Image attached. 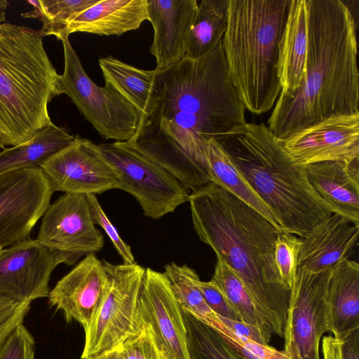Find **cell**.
<instances>
[{"instance_id":"1","label":"cell","mask_w":359,"mask_h":359,"mask_svg":"<svg viewBox=\"0 0 359 359\" xmlns=\"http://www.w3.org/2000/svg\"><path fill=\"white\" fill-rule=\"evenodd\" d=\"M153 98L125 142L192 191L211 182L206 149L245 123V105L229 76L222 41L198 58L154 70Z\"/></svg>"},{"instance_id":"2","label":"cell","mask_w":359,"mask_h":359,"mask_svg":"<svg viewBox=\"0 0 359 359\" xmlns=\"http://www.w3.org/2000/svg\"><path fill=\"white\" fill-rule=\"evenodd\" d=\"M305 75L281 90L268 128L281 141L337 115L359 113L357 23L341 0H306Z\"/></svg>"},{"instance_id":"3","label":"cell","mask_w":359,"mask_h":359,"mask_svg":"<svg viewBox=\"0 0 359 359\" xmlns=\"http://www.w3.org/2000/svg\"><path fill=\"white\" fill-rule=\"evenodd\" d=\"M194 229L243 284L271 334L283 337L290 290L274 259L279 233L250 205L211 182L191 191Z\"/></svg>"},{"instance_id":"4","label":"cell","mask_w":359,"mask_h":359,"mask_svg":"<svg viewBox=\"0 0 359 359\" xmlns=\"http://www.w3.org/2000/svg\"><path fill=\"white\" fill-rule=\"evenodd\" d=\"M217 142L283 232L303 238L334 213L310 184L305 167L290 161L282 141L264 123H245Z\"/></svg>"},{"instance_id":"5","label":"cell","mask_w":359,"mask_h":359,"mask_svg":"<svg viewBox=\"0 0 359 359\" xmlns=\"http://www.w3.org/2000/svg\"><path fill=\"white\" fill-rule=\"evenodd\" d=\"M292 0H228L222 44L229 76L245 109L273 107L281 90L280 46Z\"/></svg>"},{"instance_id":"6","label":"cell","mask_w":359,"mask_h":359,"mask_svg":"<svg viewBox=\"0 0 359 359\" xmlns=\"http://www.w3.org/2000/svg\"><path fill=\"white\" fill-rule=\"evenodd\" d=\"M39 31L0 22V139L17 146L53 124L48 103L62 94Z\"/></svg>"},{"instance_id":"7","label":"cell","mask_w":359,"mask_h":359,"mask_svg":"<svg viewBox=\"0 0 359 359\" xmlns=\"http://www.w3.org/2000/svg\"><path fill=\"white\" fill-rule=\"evenodd\" d=\"M102 263L109 277L108 286L91 325L84 331L81 359L121 347L142 327L139 300L146 269L136 262Z\"/></svg>"},{"instance_id":"8","label":"cell","mask_w":359,"mask_h":359,"mask_svg":"<svg viewBox=\"0 0 359 359\" xmlns=\"http://www.w3.org/2000/svg\"><path fill=\"white\" fill-rule=\"evenodd\" d=\"M65 69L60 75L62 94H67L79 111L106 140L130 141L135 135L140 114L110 85H96L85 72L69 37H63Z\"/></svg>"},{"instance_id":"9","label":"cell","mask_w":359,"mask_h":359,"mask_svg":"<svg viewBox=\"0 0 359 359\" xmlns=\"http://www.w3.org/2000/svg\"><path fill=\"white\" fill-rule=\"evenodd\" d=\"M98 147L117 175L118 189L135 197L144 216L159 219L188 201V190L171 173L125 142Z\"/></svg>"},{"instance_id":"10","label":"cell","mask_w":359,"mask_h":359,"mask_svg":"<svg viewBox=\"0 0 359 359\" xmlns=\"http://www.w3.org/2000/svg\"><path fill=\"white\" fill-rule=\"evenodd\" d=\"M331 269L311 272L298 266L283 332V351L290 359H320L321 339L330 332L327 288Z\"/></svg>"},{"instance_id":"11","label":"cell","mask_w":359,"mask_h":359,"mask_svg":"<svg viewBox=\"0 0 359 359\" xmlns=\"http://www.w3.org/2000/svg\"><path fill=\"white\" fill-rule=\"evenodd\" d=\"M54 192L40 167L0 175V250L30 238Z\"/></svg>"},{"instance_id":"12","label":"cell","mask_w":359,"mask_h":359,"mask_svg":"<svg viewBox=\"0 0 359 359\" xmlns=\"http://www.w3.org/2000/svg\"><path fill=\"white\" fill-rule=\"evenodd\" d=\"M81 257L51 250L31 238L5 248L0 250V295L29 303L48 297L53 271Z\"/></svg>"},{"instance_id":"13","label":"cell","mask_w":359,"mask_h":359,"mask_svg":"<svg viewBox=\"0 0 359 359\" xmlns=\"http://www.w3.org/2000/svg\"><path fill=\"white\" fill-rule=\"evenodd\" d=\"M139 317L161 359H190L182 309L164 273L146 269Z\"/></svg>"},{"instance_id":"14","label":"cell","mask_w":359,"mask_h":359,"mask_svg":"<svg viewBox=\"0 0 359 359\" xmlns=\"http://www.w3.org/2000/svg\"><path fill=\"white\" fill-rule=\"evenodd\" d=\"M54 191L97 194L119 189V181L98 145L76 136L40 166Z\"/></svg>"},{"instance_id":"15","label":"cell","mask_w":359,"mask_h":359,"mask_svg":"<svg viewBox=\"0 0 359 359\" xmlns=\"http://www.w3.org/2000/svg\"><path fill=\"white\" fill-rule=\"evenodd\" d=\"M36 240L51 250L80 256L99 252L104 244L87 195L79 194H65L48 206Z\"/></svg>"},{"instance_id":"16","label":"cell","mask_w":359,"mask_h":359,"mask_svg":"<svg viewBox=\"0 0 359 359\" xmlns=\"http://www.w3.org/2000/svg\"><path fill=\"white\" fill-rule=\"evenodd\" d=\"M297 165L359 159V113L327 118L282 141Z\"/></svg>"},{"instance_id":"17","label":"cell","mask_w":359,"mask_h":359,"mask_svg":"<svg viewBox=\"0 0 359 359\" xmlns=\"http://www.w3.org/2000/svg\"><path fill=\"white\" fill-rule=\"evenodd\" d=\"M109 283L108 274L95 255H86L50 290L51 307L62 312L67 323L76 321L86 331L91 325Z\"/></svg>"},{"instance_id":"18","label":"cell","mask_w":359,"mask_h":359,"mask_svg":"<svg viewBox=\"0 0 359 359\" xmlns=\"http://www.w3.org/2000/svg\"><path fill=\"white\" fill-rule=\"evenodd\" d=\"M148 20L154 33L149 52L156 69L166 68L186 55L188 36L197 8L196 0H147Z\"/></svg>"},{"instance_id":"19","label":"cell","mask_w":359,"mask_h":359,"mask_svg":"<svg viewBox=\"0 0 359 359\" xmlns=\"http://www.w3.org/2000/svg\"><path fill=\"white\" fill-rule=\"evenodd\" d=\"M358 233L359 225L333 213L302 238L298 266L311 272L331 269L348 259L357 244Z\"/></svg>"},{"instance_id":"20","label":"cell","mask_w":359,"mask_h":359,"mask_svg":"<svg viewBox=\"0 0 359 359\" xmlns=\"http://www.w3.org/2000/svg\"><path fill=\"white\" fill-rule=\"evenodd\" d=\"M359 159L306 165L308 180L334 213L359 225Z\"/></svg>"},{"instance_id":"21","label":"cell","mask_w":359,"mask_h":359,"mask_svg":"<svg viewBox=\"0 0 359 359\" xmlns=\"http://www.w3.org/2000/svg\"><path fill=\"white\" fill-rule=\"evenodd\" d=\"M147 7V0H99L69 23L65 34L81 32L120 36L148 20Z\"/></svg>"},{"instance_id":"22","label":"cell","mask_w":359,"mask_h":359,"mask_svg":"<svg viewBox=\"0 0 359 359\" xmlns=\"http://www.w3.org/2000/svg\"><path fill=\"white\" fill-rule=\"evenodd\" d=\"M330 332L342 340L359 328V264L344 259L333 266L327 288Z\"/></svg>"},{"instance_id":"23","label":"cell","mask_w":359,"mask_h":359,"mask_svg":"<svg viewBox=\"0 0 359 359\" xmlns=\"http://www.w3.org/2000/svg\"><path fill=\"white\" fill-rule=\"evenodd\" d=\"M306 50V0H292L280 46L282 90H292L300 85L305 75Z\"/></svg>"},{"instance_id":"24","label":"cell","mask_w":359,"mask_h":359,"mask_svg":"<svg viewBox=\"0 0 359 359\" xmlns=\"http://www.w3.org/2000/svg\"><path fill=\"white\" fill-rule=\"evenodd\" d=\"M206 158L210 182L228 191L266 218L277 230L283 232L276 217L254 191L215 139L207 144Z\"/></svg>"},{"instance_id":"25","label":"cell","mask_w":359,"mask_h":359,"mask_svg":"<svg viewBox=\"0 0 359 359\" xmlns=\"http://www.w3.org/2000/svg\"><path fill=\"white\" fill-rule=\"evenodd\" d=\"M74 136L54 123L32 139L0 152V175L29 167H39L55 153L69 145Z\"/></svg>"},{"instance_id":"26","label":"cell","mask_w":359,"mask_h":359,"mask_svg":"<svg viewBox=\"0 0 359 359\" xmlns=\"http://www.w3.org/2000/svg\"><path fill=\"white\" fill-rule=\"evenodd\" d=\"M105 83L144 115L154 94V70H144L126 64L111 56L99 60ZM140 116V117H141Z\"/></svg>"},{"instance_id":"27","label":"cell","mask_w":359,"mask_h":359,"mask_svg":"<svg viewBox=\"0 0 359 359\" xmlns=\"http://www.w3.org/2000/svg\"><path fill=\"white\" fill-rule=\"evenodd\" d=\"M228 0H202L198 4L186 48V55L198 58L221 42L227 27Z\"/></svg>"},{"instance_id":"28","label":"cell","mask_w":359,"mask_h":359,"mask_svg":"<svg viewBox=\"0 0 359 359\" xmlns=\"http://www.w3.org/2000/svg\"><path fill=\"white\" fill-rule=\"evenodd\" d=\"M182 310L210 325L217 315L206 304L198 287L200 278L189 266L172 262L165 265L163 272Z\"/></svg>"},{"instance_id":"29","label":"cell","mask_w":359,"mask_h":359,"mask_svg":"<svg viewBox=\"0 0 359 359\" xmlns=\"http://www.w3.org/2000/svg\"><path fill=\"white\" fill-rule=\"evenodd\" d=\"M99 0H32L27 1L34 9L22 13L25 18H36L42 22L39 33L42 36L53 35L61 40L67 36L69 23L79 14ZM69 37V36H67Z\"/></svg>"},{"instance_id":"30","label":"cell","mask_w":359,"mask_h":359,"mask_svg":"<svg viewBox=\"0 0 359 359\" xmlns=\"http://www.w3.org/2000/svg\"><path fill=\"white\" fill-rule=\"evenodd\" d=\"M190 359H244L214 328L182 310Z\"/></svg>"},{"instance_id":"31","label":"cell","mask_w":359,"mask_h":359,"mask_svg":"<svg viewBox=\"0 0 359 359\" xmlns=\"http://www.w3.org/2000/svg\"><path fill=\"white\" fill-rule=\"evenodd\" d=\"M212 279L222 291L241 321L259 327L271 337L266 323L259 315L243 284L233 271L219 257H217Z\"/></svg>"},{"instance_id":"32","label":"cell","mask_w":359,"mask_h":359,"mask_svg":"<svg viewBox=\"0 0 359 359\" xmlns=\"http://www.w3.org/2000/svg\"><path fill=\"white\" fill-rule=\"evenodd\" d=\"M302 238L285 232L279 233L274 248L275 264L283 284L290 290L296 279Z\"/></svg>"},{"instance_id":"33","label":"cell","mask_w":359,"mask_h":359,"mask_svg":"<svg viewBox=\"0 0 359 359\" xmlns=\"http://www.w3.org/2000/svg\"><path fill=\"white\" fill-rule=\"evenodd\" d=\"M88 201L89 203L91 215L94 224L100 225L105 231L111 240L114 247L118 255L121 257L123 264H133L135 262V258L133 255L130 246L126 243L116 229L108 219L103 209L102 208L96 195L88 194Z\"/></svg>"},{"instance_id":"34","label":"cell","mask_w":359,"mask_h":359,"mask_svg":"<svg viewBox=\"0 0 359 359\" xmlns=\"http://www.w3.org/2000/svg\"><path fill=\"white\" fill-rule=\"evenodd\" d=\"M35 341L27 328L21 324L0 347V359H34Z\"/></svg>"},{"instance_id":"35","label":"cell","mask_w":359,"mask_h":359,"mask_svg":"<svg viewBox=\"0 0 359 359\" xmlns=\"http://www.w3.org/2000/svg\"><path fill=\"white\" fill-rule=\"evenodd\" d=\"M31 303L16 302L0 295V347L8 337L24 320Z\"/></svg>"},{"instance_id":"36","label":"cell","mask_w":359,"mask_h":359,"mask_svg":"<svg viewBox=\"0 0 359 359\" xmlns=\"http://www.w3.org/2000/svg\"><path fill=\"white\" fill-rule=\"evenodd\" d=\"M197 285L206 304L217 316L241 320L237 312L212 279L208 282L199 280L197 282Z\"/></svg>"},{"instance_id":"37","label":"cell","mask_w":359,"mask_h":359,"mask_svg":"<svg viewBox=\"0 0 359 359\" xmlns=\"http://www.w3.org/2000/svg\"><path fill=\"white\" fill-rule=\"evenodd\" d=\"M122 347L126 359H161L147 327L142 323L140 331L128 338Z\"/></svg>"},{"instance_id":"38","label":"cell","mask_w":359,"mask_h":359,"mask_svg":"<svg viewBox=\"0 0 359 359\" xmlns=\"http://www.w3.org/2000/svg\"><path fill=\"white\" fill-rule=\"evenodd\" d=\"M221 323L236 337L250 340L261 345H269L271 336L259 327L241 320H234L218 316Z\"/></svg>"},{"instance_id":"39","label":"cell","mask_w":359,"mask_h":359,"mask_svg":"<svg viewBox=\"0 0 359 359\" xmlns=\"http://www.w3.org/2000/svg\"><path fill=\"white\" fill-rule=\"evenodd\" d=\"M341 341L342 359H359V328L349 333Z\"/></svg>"},{"instance_id":"40","label":"cell","mask_w":359,"mask_h":359,"mask_svg":"<svg viewBox=\"0 0 359 359\" xmlns=\"http://www.w3.org/2000/svg\"><path fill=\"white\" fill-rule=\"evenodd\" d=\"M342 341L333 336L323 337L321 341L323 359H342Z\"/></svg>"},{"instance_id":"41","label":"cell","mask_w":359,"mask_h":359,"mask_svg":"<svg viewBox=\"0 0 359 359\" xmlns=\"http://www.w3.org/2000/svg\"><path fill=\"white\" fill-rule=\"evenodd\" d=\"M85 359H126L123 347L116 348L100 355Z\"/></svg>"},{"instance_id":"42","label":"cell","mask_w":359,"mask_h":359,"mask_svg":"<svg viewBox=\"0 0 359 359\" xmlns=\"http://www.w3.org/2000/svg\"><path fill=\"white\" fill-rule=\"evenodd\" d=\"M9 6L6 0H0V22H5L6 16L4 11Z\"/></svg>"},{"instance_id":"43","label":"cell","mask_w":359,"mask_h":359,"mask_svg":"<svg viewBox=\"0 0 359 359\" xmlns=\"http://www.w3.org/2000/svg\"><path fill=\"white\" fill-rule=\"evenodd\" d=\"M0 148H4V147L3 146V144L1 143V139H0Z\"/></svg>"}]
</instances>
